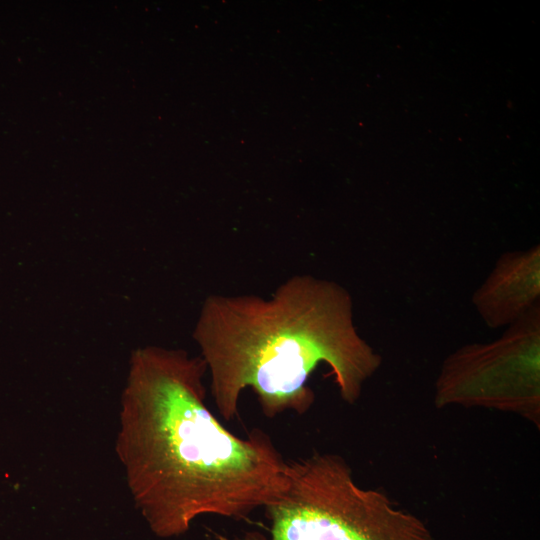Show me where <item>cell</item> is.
Wrapping results in <instances>:
<instances>
[{"label": "cell", "instance_id": "6da1fadb", "mask_svg": "<svg viewBox=\"0 0 540 540\" xmlns=\"http://www.w3.org/2000/svg\"><path fill=\"white\" fill-rule=\"evenodd\" d=\"M207 366L182 349L146 346L130 359L116 450L153 532L181 535L205 515L241 519L275 501L288 462L270 436L241 438L206 404Z\"/></svg>", "mask_w": 540, "mask_h": 540}, {"label": "cell", "instance_id": "7a4b0ae2", "mask_svg": "<svg viewBox=\"0 0 540 540\" xmlns=\"http://www.w3.org/2000/svg\"><path fill=\"white\" fill-rule=\"evenodd\" d=\"M193 338L225 421L239 415L246 388L267 418L304 415L315 401L307 383L320 363L330 367L341 399L354 404L382 363L354 325L349 292L311 275L288 278L270 298L209 295Z\"/></svg>", "mask_w": 540, "mask_h": 540}, {"label": "cell", "instance_id": "3957f363", "mask_svg": "<svg viewBox=\"0 0 540 540\" xmlns=\"http://www.w3.org/2000/svg\"><path fill=\"white\" fill-rule=\"evenodd\" d=\"M287 485L266 506L268 537L216 540H436L416 515L382 491L364 488L343 457L316 453L288 462Z\"/></svg>", "mask_w": 540, "mask_h": 540}, {"label": "cell", "instance_id": "277c9868", "mask_svg": "<svg viewBox=\"0 0 540 540\" xmlns=\"http://www.w3.org/2000/svg\"><path fill=\"white\" fill-rule=\"evenodd\" d=\"M539 307L498 340L458 349L443 363L435 386L437 408L460 405L515 413L539 428Z\"/></svg>", "mask_w": 540, "mask_h": 540}, {"label": "cell", "instance_id": "5b68a950", "mask_svg": "<svg viewBox=\"0 0 540 540\" xmlns=\"http://www.w3.org/2000/svg\"><path fill=\"white\" fill-rule=\"evenodd\" d=\"M539 246L506 253L475 292L472 302L488 327L514 323L538 303Z\"/></svg>", "mask_w": 540, "mask_h": 540}]
</instances>
